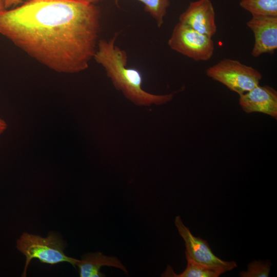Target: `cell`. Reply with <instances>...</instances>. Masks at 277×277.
<instances>
[{
    "label": "cell",
    "mask_w": 277,
    "mask_h": 277,
    "mask_svg": "<svg viewBox=\"0 0 277 277\" xmlns=\"http://www.w3.org/2000/svg\"><path fill=\"white\" fill-rule=\"evenodd\" d=\"M101 13L82 0H27L0 12V35L59 73L87 69L96 51Z\"/></svg>",
    "instance_id": "1"
},
{
    "label": "cell",
    "mask_w": 277,
    "mask_h": 277,
    "mask_svg": "<svg viewBox=\"0 0 277 277\" xmlns=\"http://www.w3.org/2000/svg\"><path fill=\"white\" fill-rule=\"evenodd\" d=\"M118 34L109 40L99 39L93 59L106 71L115 88L138 106L162 105L170 102L174 93L155 94L142 87V75L137 69L127 66L128 55L126 51L115 45Z\"/></svg>",
    "instance_id": "2"
},
{
    "label": "cell",
    "mask_w": 277,
    "mask_h": 277,
    "mask_svg": "<svg viewBox=\"0 0 277 277\" xmlns=\"http://www.w3.org/2000/svg\"><path fill=\"white\" fill-rule=\"evenodd\" d=\"M66 246V243L59 235L52 232L46 238L23 233L16 242L17 249L26 256L22 276H26L28 265L33 259H37L43 263L50 265L68 262L75 267L78 260L65 254L64 251Z\"/></svg>",
    "instance_id": "3"
},
{
    "label": "cell",
    "mask_w": 277,
    "mask_h": 277,
    "mask_svg": "<svg viewBox=\"0 0 277 277\" xmlns=\"http://www.w3.org/2000/svg\"><path fill=\"white\" fill-rule=\"evenodd\" d=\"M207 75L240 95L259 85L261 73L239 61L224 58L206 70Z\"/></svg>",
    "instance_id": "4"
},
{
    "label": "cell",
    "mask_w": 277,
    "mask_h": 277,
    "mask_svg": "<svg viewBox=\"0 0 277 277\" xmlns=\"http://www.w3.org/2000/svg\"><path fill=\"white\" fill-rule=\"evenodd\" d=\"M170 48L195 61H207L212 56L214 42L212 38L179 22L168 40Z\"/></svg>",
    "instance_id": "5"
},
{
    "label": "cell",
    "mask_w": 277,
    "mask_h": 277,
    "mask_svg": "<svg viewBox=\"0 0 277 277\" xmlns=\"http://www.w3.org/2000/svg\"><path fill=\"white\" fill-rule=\"evenodd\" d=\"M174 223L180 235L185 242V254L195 262L223 273L237 267L234 261H225L216 256L207 242L194 236L183 223L180 216L175 217Z\"/></svg>",
    "instance_id": "6"
},
{
    "label": "cell",
    "mask_w": 277,
    "mask_h": 277,
    "mask_svg": "<svg viewBox=\"0 0 277 277\" xmlns=\"http://www.w3.org/2000/svg\"><path fill=\"white\" fill-rule=\"evenodd\" d=\"M215 11L210 0H198L190 3L179 17V22L212 38L217 27Z\"/></svg>",
    "instance_id": "7"
},
{
    "label": "cell",
    "mask_w": 277,
    "mask_h": 277,
    "mask_svg": "<svg viewBox=\"0 0 277 277\" xmlns=\"http://www.w3.org/2000/svg\"><path fill=\"white\" fill-rule=\"evenodd\" d=\"M246 24L254 37L252 56L273 54L277 49V16H252Z\"/></svg>",
    "instance_id": "8"
},
{
    "label": "cell",
    "mask_w": 277,
    "mask_h": 277,
    "mask_svg": "<svg viewBox=\"0 0 277 277\" xmlns=\"http://www.w3.org/2000/svg\"><path fill=\"white\" fill-rule=\"evenodd\" d=\"M239 104L247 113H263L277 118V91L270 86L259 85L240 95Z\"/></svg>",
    "instance_id": "9"
},
{
    "label": "cell",
    "mask_w": 277,
    "mask_h": 277,
    "mask_svg": "<svg viewBox=\"0 0 277 277\" xmlns=\"http://www.w3.org/2000/svg\"><path fill=\"white\" fill-rule=\"evenodd\" d=\"M77 261L80 277H103L105 274L100 272L103 266L114 267L127 273L126 268L116 257L106 256L101 252L89 253L82 256Z\"/></svg>",
    "instance_id": "10"
},
{
    "label": "cell",
    "mask_w": 277,
    "mask_h": 277,
    "mask_svg": "<svg viewBox=\"0 0 277 277\" xmlns=\"http://www.w3.org/2000/svg\"><path fill=\"white\" fill-rule=\"evenodd\" d=\"M187 265L186 269L180 274L175 273L172 267L168 265L162 276L166 277H218L223 272L198 263L186 255Z\"/></svg>",
    "instance_id": "11"
},
{
    "label": "cell",
    "mask_w": 277,
    "mask_h": 277,
    "mask_svg": "<svg viewBox=\"0 0 277 277\" xmlns=\"http://www.w3.org/2000/svg\"><path fill=\"white\" fill-rule=\"evenodd\" d=\"M240 5L252 16H277V0H241Z\"/></svg>",
    "instance_id": "12"
},
{
    "label": "cell",
    "mask_w": 277,
    "mask_h": 277,
    "mask_svg": "<svg viewBox=\"0 0 277 277\" xmlns=\"http://www.w3.org/2000/svg\"><path fill=\"white\" fill-rule=\"evenodd\" d=\"M102 1V0H97ZM145 5L147 12H149L155 20L159 27H161L164 23V17L169 6L168 0H138Z\"/></svg>",
    "instance_id": "13"
},
{
    "label": "cell",
    "mask_w": 277,
    "mask_h": 277,
    "mask_svg": "<svg viewBox=\"0 0 277 277\" xmlns=\"http://www.w3.org/2000/svg\"><path fill=\"white\" fill-rule=\"evenodd\" d=\"M271 266V263L254 261L248 265L247 271L240 272L241 277H268Z\"/></svg>",
    "instance_id": "14"
},
{
    "label": "cell",
    "mask_w": 277,
    "mask_h": 277,
    "mask_svg": "<svg viewBox=\"0 0 277 277\" xmlns=\"http://www.w3.org/2000/svg\"><path fill=\"white\" fill-rule=\"evenodd\" d=\"M25 1V0H5V9H8L13 6L16 7Z\"/></svg>",
    "instance_id": "15"
},
{
    "label": "cell",
    "mask_w": 277,
    "mask_h": 277,
    "mask_svg": "<svg viewBox=\"0 0 277 277\" xmlns=\"http://www.w3.org/2000/svg\"><path fill=\"white\" fill-rule=\"evenodd\" d=\"M7 126L6 122L3 119L0 118V135L7 129Z\"/></svg>",
    "instance_id": "16"
},
{
    "label": "cell",
    "mask_w": 277,
    "mask_h": 277,
    "mask_svg": "<svg viewBox=\"0 0 277 277\" xmlns=\"http://www.w3.org/2000/svg\"><path fill=\"white\" fill-rule=\"evenodd\" d=\"M5 0H0V12L5 10Z\"/></svg>",
    "instance_id": "17"
},
{
    "label": "cell",
    "mask_w": 277,
    "mask_h": 277,
    "mask_svg": "<svg viewBox=\"0 0 277 277\" xmlns=\"http://www.w3.org/2000/svg\"><path fill=\"white\" fill-rule=\"evenodd\" d=\"M82 1L87 2L89 3H94L95 2L97 1V0H82Z\"/></svg>",
    "instance_id": "18"
}]
</instances>
